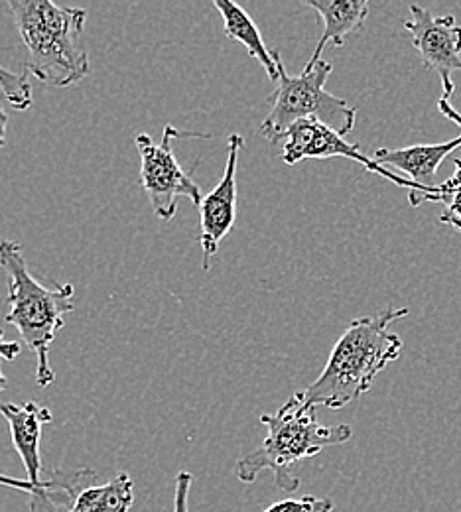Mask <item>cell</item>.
Listing matches in <instances>:
<instances>
[{
	"label": "cell",
	"mask_w": 461,
	"mask_h": 512,
	"mask_svg": "<svg viewBox=\"0 0 461 512\" xmlns=\"http://www.w3.org/2000/svg\"><path fill=\"white\" fill-rule=\"evenodd\" d=\"M408 314V308H387L351 321L331 349L322 375L302 392L304 402L339 410L369 392L385 367L398 359L402 339L389 327Z\"/></svg>",
	"instance_id": "1"
},
{
	"label": "cell",
	"mask_w": 461,
	"mask_h": 512,
	"mask_svg": "<svg viewBox=\"0 0 461 512\" xmlns=\"http://www.w3.org/2000/svg\"><path fill=\"white\" fill-rule=\"evenodd\" d=\"M261 422L266 426V436L257 448L239 459L235 475L243 483H255L263 471H272L276 487L286 493L300 487V479L292 471L298 461L343 446L353 438V428L347 424L322 426L316 408L304 402L302 392L290 396L278 412L263 414Z\"/></svg>",
	"instance_id": "2"
},
{
	"label": "cell",
	"mask_w": 461,
	"mask_h": 512,
	"mask_svg": "<svg viewBox=\"0 0 461 512\" xmlns=\"http://www.w3.org/2000/svg\"><path fill=\"white\" fill-rule=\"evenodd\" d=\"M26 48V73L54 87H69L89 75L81 44L87 12L54 0H4Z\"/></svg>",
	"instance_id": "3"
},
{
	"label": "cell",
	"mask_w": 461,
	"mask_h": 512,
	"mask_svg": "<svg viewBox=\"0 0 461 512\" xmlns=\"http://www.w3.org/2000/svg\"><path fill=\"white\" fill-rule=\"evenodd\" d=\"M0 268L8 280V314L4 321L34 351L38 361L36 383L48 388L56 381L50 365V347L58 331L66 325L67 314L75 310V288L73 284L42 286L30 274L22 247L14 241H0Z\"/></svg>",
	"instance_id": "4"
},
{
	"label": "cell",
	"mask_w": 461,
	"mask_h": 512,
	"mask_svg": "<svg viewBox=\"0 0 461 512\" xmlns=\"http://www.w3.org/2000/svg\"><path fill=\"white\" fill-rule=\"evenodd\" d=\"M272 58L278 67V87L268 97L270 111L259 128L270 144L282 142L288 128L306 119L333 128L341 136H347L355 128L357 109L326 91L333 71L330 62L320 60L292 77L282 64L278 50H272Z\"/></svg>",
	"instance_id": "5"
},
{
	"label": "cell",
	"mask_w": 461,
	"mask_h": 512,
	"mask_svg": "<svg viewBox=\"0 0 461 512\" xmlns=\"http://www.w3.org/2000/svg\"><path fill=\"white\" fill-rule=\"evenodd\" d=\"M0 414L8 422L10 438L16 453L20 455L26 479L34 485V495H30V512H67L77 493L89 487L97 473L93 469L77 471H56L50 479H42V430L50 424L52 412L34 400L24 404L0 402Z\"/></svg>",
	"instance_id": "6"
},
{
	"label": "cell",
	"mask_w": 461,
	"mask_h": 512,
	"mask_svg": "<svg viewBox=\"0 0 461 512\" xmlns=\"http://www.w3.org/2000/svg\"><path fill=\"white\" fill-rule=\"evenodd\" d=\"M186 136L201 138L203 134H186L168 125L164 128L160 144H156L148 134H136L134 138L140 156V186L150 201L154 215L162 221H170L176 215L180 197H188L196 205L203 199L198 184L188 172L182 170L172 148V140Z\"/></svg>",
	"instance_id": "7"
},
{
	"label": "cell",
	"mask_w": 461,
	"mask_h": 512,
	"mask_svg": "<svg viewBox=\"0 0 461 512\" xmlns=\"http://www.w3.org/2000/svg\"><path fill=\"white\" fill-rule=\"evenodd\" d=\"M280 158L288 166H296L302 160H328V158H347L353 162H359L369 172L379 174L381 178L393 182L398 188H406L408 192L424 193V190L414 184L412 180H406L395 172L387 170L385 166L377 164L373 158L361 152L359 144H351L335 132L333 128L326 127L318 121H298L288 128L282 144Z\"/></svg>",
	"instance_id": "8"
},
{
	"label": "cell",
	"mask_w": 461,
	"mask_h": 512,
	"mask_svg": "<svg viewBox=\"0 0 461 512\" xmlns=\"http://www.w3.org/2000/svg\"><path fill=\"white\" fill-rule=\"evenodd\" d=\"M404 28L410 34L422 64L438 73L444 89L442 99L450 101L456 91L452 73L461 71V26L456 22V16H434L420 4H412Z\"/></svg>",
	"instance_id": "9"
},
{
	"label": "cell",
	"mask_w": 461,
	"mask_h": 512,
	"mask_svg": "<svg viewBox=\"0 0 461 512\" xmlns=\"http://www.w3.org/2000/svg\"><path fill=\"white\" fill-rule=\"evenodd\" d=\"M243 146L245 138L241 134L229 136L223 178L211 192L203 195L199 203V243L203 251V270H209L221 241L231 233L237 219V166Z\"/></svg>",
	"instance_id": "10"
},
{
	"label": "cell",
	"mask_w": 461,
	"mask_h": 512,
	"mask_svg": "<svg viewBox=\"0 0 461 512\" xmlns=\"http://www.w3.org/2000/svg\"><path fill=\"white\" fill-rule=\"evenodd\" d=\"M461 146V134L454 140L440 144H416L408 148H379L373 154V160L381 166H391L418 184L424 193H434L438 188L436 176L442 162Z\"/></svg>",
	"instance_id": "11"
},
{
	"label": "cell",
	"mask_w": 461,
	"mask_h": 512,
	"mask_svg": "<svg viewBox=\"0 0 461 512\" xmlns=\"http://www.w3.org/2000/svg\"><path fill=\"white\" fill-rule=\"evenodd\" d=\"M314 8L324 20L322 38L308 60V65H314L322 60L326 46L341 48L347 38L359 32L369 16V2L371 0H300Z\"/></svg>",
	"instance_id": "12"
},
{
	"label": "cell",
	"mask_w": 461,
	"mask_h": 512,
	"mask_svg": "<svg viewBox=\"0 0 461 512\" xmlns=\"http://www.w3.org/2000/svg\"><path fill=\"white\" fill-rule=\"evenodd\" d=\"M211 2L223 18L227 38L243 44L249 56L263 65L266 75L272 81H278V67L272 58V52L266 50L263 34L255 24V20L245 12V8H241L235 0H211Z\"/></svg>",
	"instance_id": "13"
},
{
	"label": "cell",
	"mask_w": 461,
	"mask_h": 512,
	"mask_svg": "<svg viewBox=\"0 0 461 512\" xmlns=\"http://www.w3.org/2000/svg\"><path fill=\"white\" fill-rule=\"evenodd\" d=\"M134 485L129 473H119L105 485H89L77 493L67 512H129Z\"/></svg>",
	"instance_id": "14"
},
{
	"label": "cell",
	"mask_w": 461,
	"mask_h": 512,
	"mask_svg": "<svg viewBox=\"0 0 461 512\" xmlns=\"http://www.w3.org/2000/svg\"><path fill=\"white\" fill-rule=\"evenodd\" d=\"M0 91L16 111H26L32 107V89L28 85L26 71L14 73L0 65Z\"/></svg>",
	"instance_id": "15"
},
{
	"label": "cell",
	"mask_w": 461,
	"mask_h": 512,
	"mask_svg": "<svg viewBox=\"0 0 461 512\" xmlns=\"http://www.w3.org/2000/svg\"><path fill=\"white\" fill-rule=\"evenodd\" d=\"M454 166L456 172L450 180H446L444 184H438L434 193H408V203L412 207H420L422 203H440V201H448L450 195L454 192H461V158H454Z\"/></svg>",
	"instance_id": "16"
},
{
	"label": "cell",
	"mask_w": 461,
	"mask_h": 512,
	"mask_svg": "<svg viewBox=\"0 0 461 512\" xmlns=\"http://www.w3.org/2000/svg\"><path fill=\"white\" fill-rule=\"evenodd\" d=\"M333 511V503L326 497H314V495H306L302 499H286L280 503L270 505L263 512H331Z\"/></svg>",
	"instance_id": "17"
},
{
	"label": "cell",
	"mask_w": 461,
	"mask_h": 512,
	"mask_svg": "<svg viewBox=\"0 0 461 512\" xmlns=\"http://www.w3.org/2000/svg\"><path fill=\"white\" fill-rule=\"evenodd\" d=\"M194 483V475L188 471H180L174 487V512H190V489Z\"/></svg>",
	"instance_id": "18"
},
{
	"label": "cell",
	"mask_w": 461,
	"mask_h": 512,
	"mask_svg": "<svg viewBox=\"0 0 461 512\" xmlns=\"http://www.w3.org/2000/svg\"><path fill=\"white\" fill-rule=\"evenodd\" d=\"M440 223L461 233V192H454L448 199L446 211L440 215Z\"/></svg>",
	"instance_id": "19"
},
{
	"label": "cell",
	"mask_w": 461,
	"mask_h": 512,
	"mask_svg": "<svg viewBox=\"0 0 461 512\" xmlns=\"http://www.w3.org/2000/svg\"><path fill=\"white\" fill-rule=\"evenodd\" d=\"M0 485H2V487H10V489L24 491V493H28V495H34V485H32L28 479H16V477H8V475H2V473H0Z\"/></svg>",
	"instance_id": "20"
},
{
	"label": "cell",
	"mask_w": 461,
	"mask_h": 512,
	"mask_svg": "<svg viewBox=\"0 0 461 512\" xmlns=\"http://www.w3.org/2000/svg\"><path fill=\"white\" fill-rule=\"evenodd\" d=\"M20 355V343L4 341V331L0 329V359L14 361Z\"/></svg>",
	"instance_id": "21"
},
{
	"label": "cell",
	"mask_w": 461,
	"mask_h": 512,
	"mask_svg": "<svg viewBox=\"0 0 461 512\" xmlns=\"http://www.w3.org/2000/svg\"><path fill=\"white\" fill-rule=\"evenodd\" d=\"M438 109H440V113H442L446 119H450L454 125H458V127L461 128V113H458V111L450 105V101L440 99V101H438Z\"/></svg>",
	"instance_id": "22"
},
{
	"label": "cell",
	"mask_w": 461,
	"mask_h": 512,
	"mask_svg": "<svg viewBox=\"0 0 461 512\" xmlns=\"http://www.w3.org/2000/svg\"><path fill=\"white\" fill-rule=\"evenodd\" d=\"M6 127H8V117L0 107V148L6 144Z\"/></svg>",
	"instance_id": "23"
},
{
	"label": "cell",
	"mask_w": 461,
	"mask_h": 512,
	"mask_svg": "<svg viewBox=\"0 0 461 512\" xmlns=\"http://www.w3.org/2000/svg\"><path fill=\"white\" fill-rule=\"evenodd\" d=\"M8 388V379L2 375V369H0V392H4Z\"/></svg>",
	"instance_id": "24"
}]
</instances>
